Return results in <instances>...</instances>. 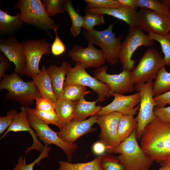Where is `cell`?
Returning <instances> with one entry per match:
<instances>
[{
  "label": "cell",
  "instance_id": "cell-1",
  "mask_svg": "<svg viewBox=\"0 0 170 170\" xmlns=\"http://www.w3.org/2000/svg\"><path fill=\"white\" fill-rule=\"evenodd\" d=\"M140 140L141 148L153 162L170 159V122L156 117L145 127Z\"/></svg>",
  "mask_w": 170,
  "mask_h": 170
},
{
  "label": "cell",
  "instance_id": "cell-2",
  "mask_svg": "<svg viewBox=\"0 0 170 170\" xmlns=\"http://www.w3.org/2000/svg\"><path fill=\"white\" fill-rule=\"evenodd\" d=\"M136 133L137 129L112 152L120 154L117 158L125 170H147L154 162L138 144Z\"/></svg>",
  "mask_w": 170,
  "mask_h": 170
},
{
  "label": "cell",
  "instance_id": "cell-3",
  "mask_svg": "<svg viewBox=\"0 0 170 170\" xmlns=\"http://www.w3.org/2000/svg\"><path fill=\"white\" fill-rule=\"evenodd\" d=\"M7 90L6 98L20 102L23 106L32 105L34 100L41 97L33 81L25 82L14 72L5 75L0 81V90Z\"/></svg>",
  "mask_w": 170,
  "mask_h": 170
},
{
  "label": "cell",
  "instance_id": "cell-4",
  "mask_svg": "<svg viewBox=\"0 0 170 170\" xmlns=\"http://www.w3.org/2000/svg\"><path fill=\"white\" fill-rule=\"evenodd\" d=\"M116 21L110 24L107 28L98 31L94 28L83 31V34L88 43L99 46L103 51L106 60L110 65L116 64L119 59L123 34L118 37L113 31V27Z\"/></svg>",
  "mask_w": 170,
  "mask_h": 170
},
{
  "label": "cell",
  "instance_id": "cell-5",
  "mask_svg": "<svg viewBox=\"0 0 170 170\" xmlns=\"http://www.w3.org/2000/svg\"><path fill=\"white\" fill-rule=\"evenodd\" d=\"M14 7L20 10V19L23 23L33 25L47 32L59 26L48 16L40 0H19Z\"/></svg>",
  "mask_w": 170,
  "mask_h": 170
},
{
  "label": "cell",
  "instance_id": "cell-6",
  "mask_svg": "<svg viewBox=\"0 0 170 170\" xmlns=\"http://www.w3.org/2000/svg\"><path fill=\"white\" fill-rule=\"evenodd\" d=\"M163 58L155 48H148L131 71V80L136 84L155 79L159 70L165 66Z\"/></svg>",
  "mask_w": 170,
  "mask_h": 170
},
{
  "label": "cell",
  "instance_id": "cell-7",
  "mask_svg": "<svg viewBox=\"0 0 170 170\" xmlns=\"http://www.w3.org/2000/svg\"><path fill=\"white\" fill-rule=\"evenodd\" d=\"M128 34L122 42L119 60L123 70L131 71L135 67V61L132 59L133 54L139 47L152 46L154 42L149 36L138 26L129 27Z\"/></svg>",
  "mask_w": 170,
  "mask_h": 170
},
{
  "label": "cell",
  "instance_id": "cell-8",
  "mask_svg": "<svg viewBox=\"0 0 170 170\" xmlns=\"http://www.w3.org/2000/svg\"><path fill=\"white\" fill-rule=\"evenodd\" d=\"M64 86L71 83H77L87 86L97 93L98 99L101 102L111 96L109 87L106 84L91 76L79 62H76L75 66L72 67L68 63L67 72Z\"/></svg>",
  "mask_w": 170,
  "mask_h": 170
},
{
  "label": "cell",
  "instance_id": "cell-9",
  "mask_svg": "<svg viewBox=\"0 0 170 170\" xmlns=\"http://www.w3.org/2000/svg\"><path fill=\"white\" fill-rule=\"evenodd\" d=\"M152 80L145 83L135 84V89L140 95V107L136 118L138 123L136 139H141L142 133L146 126L154 120L156 116L154 112L156 107L152 91Z\"/></svg>",
  "mask_w": 170,
  "mask_h": 170
},
{
  "label": "cell",
  "instance_id": "cell-10",
  "mask_svg": "<svg viewBox=\"0 0 170 170\" xmlns=\"http://www.w3.org/2000/svg\"><path fill=\"white\" fill-rule=\"evenodd\" d=\"M27 110L29 124L35 130L39 139L44 143L45 145H48L53 144L60 148L64 151L69 161L70 162L72 158L74 152L78 147V144L69 143L64 141L59 137L57 133L49 127L48 124Z\"/></svg>",
  "mask_w": 170,
  "mask_h": 170
},
{
  "label": "cell",
  "instance_id": "cell-11",
  "mask_svg": "<svg viewBox=\"0 0 170 170\" xmlns=\"http://www.w3.org/2000/svg\"><path fill=\"white\" fill-rule=\"evenodd\" d=\"M26 59L27 64L24 75L32 77L38 74L39 65L43 55H48L51 44L44 38L29 40L22 43Z\"/></svg>",
  "mask_w": 170,
  "mask_h": 170
},
{
  "label": "cell",
  "instance_id": "cell-12",
  "mask_svg": "<svg viewBox=\"0 0 170 170\" xmlns=\"http://www.w3.org/2000/svg\"><path fill=\"white\" fill-rule=\"evenodd\" d=\"M122 115L117 112L97 115L96 123L101 129L99 136L100 141L105 145L106 150L109 153H112L113 150L122 142L118 138L117 128L119 120Z\"/></svg>",
  "mask_w": 170,
  "mask_h": 170
},
{
  "label": "cell",
  "instance_id": "cell-13",
  "mask_svg": "<svg viewBox=\"0 0 170 170\" xmlns=\"http://www.w3.org/2000/svg\"><path fill=\"white\" fill-rule=\"evenodd\" d=\"M138 15V26L143 31L163 36L169 32L170 14H161L148 8H140Z\"/></svg>",
  "mask_w": 170,
  "mask_h": 170
},
{
  "label": "cell",
  "instance_id": "cell-14",
  "mask_svg": "<svg viewBox=\"0 0 170 170\" xmlns=\"http://www.w3.org/2000/svg\"><path fill=\"white\" fill-rule=\"evenodd\" d=\"M107 68V66L98 67L94 71V77L107 84L110 89L111 94H123L134 91L135 84L131 81V71L123 70L119 74H110L106 72Z\"/></svg>",
  "mask_w": 170,
  "mask_h": 170
},
{
  "label": "cell",
  "instance_id": "cell-15",
  "mask_svg": "<svg viewBox=\"0 0 170 170\" xmlns=\"http://www.w3.org/2000/svg\"><path fill=\"white\" fill-rule=\"evenodd\" d=\"M68 55L73 61L80 62L85 69L100 67L106 60L102 50L96 48L90 43L85 48L80 45H74Z\"/></svg>",
  "mask_w": 170,
  "mask_h": 170
},
{
  "label": "cell",
  "instance_id": "cell-16",
  "mask_svg": "<svg viewBox=\"0 0 170 170\" xmlns=\"http://www.w3.org/2000/svg\"><path fill=\"white\" fill-rule=\"evenodd\" d=\"M114 96L113 101L106 106L102 107L97 115H105L110 112H117L122 115L133 116L137 113L140 102L139 92L129 95H125L117 93H112Z\"/></svg>",
  "mask_w": 170,
  "mask_h": 170
},
{
  "label": "cell",
  "instance_id": "cell-17",
  "mask_svg": "<svg viewBox=\"0 0 170 170\" xmlns=\"http://www.w3.org/2000/svg\"><path fill=\"white\" fill-rule=\"evenodd\" d=\"M0 50L9 62L15 65L14 72L20 76L24 75L27 62L22 43L12 35L6 39L0 38Z\"/></svg>",
  "mask_w": 170,
  "mask_h": 170
},
{
  "label": "cell",
  "instance_id": "cell-18",
  "mask_svg": "<svg viewBox=\"0 0 170 170\" xmlns=\"http://www.w3.org/2000/svg\"><path fill=\"white\" fill-rule=\"evenodd\" d=\"M97 118V115H95L84 121L72 120L60 129L57 135L65 142L73 143L80 137L95 129L92 127L96 123Z\"/></svg>",
  "mask_w": 170,
  "mask_h": 170
},
{
  "label": "cell",
  "instance_id": "cell-19",
  "mask_svg": "<svg viewBox=\"0 0 170 170\" xmlns=\"http://www.w3.org/2000/svg\"><path fill=\"white\" fill-rule=\"evenodd\" d=\"M21 111L16 116L13 122L1 137L2 139L9 132H15L20 131H28L32 136L33 143L30 147L26 148L25 154H26L30 151L32 150H36L42 152L43 150L44 146L39 141L38 137L35 132L30 126L28 120V111L25 106H22L20 107Z\"/></svg>",
  "mask_w": 170,
  "mask_h": 170
},
{
  "label": "cell",
  "instance_id": "cell-20",
  "mask_svg": "<svg viewBox=\"0 0 170 170\" xmlns=\"http://www.w3.org/2000/svg\"><path fill=\"white\" fill-rule=\"evenodd\" d=\"M84 11L85 13H93L112 16L124 21L129 27L138 26V12L129 7L123 6L117 8H97L85 7Z\"/></svg>",
  "mask_w": 170,
  "mask_h": 170
},
{
  "label": "cell",
  "instance_id": "cell-21",
  "mask_svg": "<svg viewBox=\"0 0 170 170\" xmlns=\"http://www.w3.org/2000/svg\"><path fill=\"white\" fill-rule=\"evenodd\" d=\"M68 63L62 62L61 66L51 65L47 69L52 85L54 94L57 99H61L63 90L65 76L67 72Z\"/></svg>",
  "mask_w": 170,
  "mask_h": 170
},
{
  "label": "cell",
  "instance_id": "cell-22",
  "mask_svg": "<svg viewBox=\"0 0 170 170\" xmlns=\"http://www.w3.org/2000/svg\"><path fill=\"white\" fill-rule=\"evenodd\" d=\"M32 79L41 97L55 103L57 99L54 94L51 80L45 66H43L40 73L33 76Z\"/></svg>",
  "mask_w": 170,
  "mask_h": 170
},
{
  "label": "cell",
  "instance_id": "cell-23",
  "mask_svg": "<svg viewBox=\"0 0 170 170\" xmlns=\"http://www.w3.org/2000/svg\"><path fill=\"white\" fill-rule=\"evenodd\" d=\"M23 23L20 19V13L18 12L17 14L12 16L7 11L0 9V34L9 36L14 32L21 28Z\"/></svg>",
  "mask_w": 170,
  "mask_h": 170
},
{
  "label": "cell",
  "instance_id": "cell-24",
  "mask_svg": "<svg viewBox=\"0 0 170 170\" xmlns=\"http://www.w3.org/2000/svg\"><path fill=\"white\" fill-rule=\"evenodd\" d=\"M77 102L62 99H57L55 103V110L59 117L60 129L73 119Z\"/></svg>",
  "mask_w": 170,
  "mask_h": 170
},
{
  "label": "cell",
  "instance_id": "cell-25",
  "mask_svg": "<svg viewBox=\"0 0 170 170\" xmlns=\"http://www.w3.org/2000/svg\"><path fill=\"white\" fill-rule=\"evenodd\" d=\"M98 101V99L94 101H87L84 97H81L76 105L72 120L84 121L89 116L97 115L102 108L101 105H96Z\"/></svg>",
  "mask_w": 170,
  "mask_h": 170
},
{
  "label": "cell",
  "instance_id": "cell-26",
  "mask_svg": "<svg viewBox=\"0 0 170 170\" xmlns=\"http://www.w3.org/2000/svg\"><path fill=\"white\" fill-rule=\"evenodd\" d=\"M109 157V155H104L85 163H72L67 161H60V167L58 170H103L102 161L108 160Z\"/></svg>",
  "mask_w": 170,
  "mask_h": 170
},
{
  "label": "cell",
  "instance_id": "cell-27",
  "mask_svg": "<svg viewBox=\"0 0 170 170\" xmlns=\"http://www.w3.org/2000/svg\"><path fill=\"white\" fill-rule=\"evenodd\" d=\"M152 91L154 97L170 91V72L166 70L165 66L158 72L153 83Z\"/></svg>",
  "mask_w": 170,
  "mask_h": 170
},
{
  "label": "cell",
  "instance_id": "cell-28",
  "mask_svg": "<svg viewBox=\"0 0 170 170\" xmlns=\"http://www.w3.org/2000/svg\"><path fill=\"white\" fill-rule=\"evenodd\" d=\"M137 127L136 118L131 116L122 115L119 120L117 128L118 135L120 141H124Z\"/></svg>",
  "mask_w": 170,
  "mask_h": 170
},
{
  "label": "cell",
  "instance_id": "cell-29",
  "mask_svg": "<svg viewBox=\"0 0 170 170\" xmlns=\"http://www.w3.org/2000/svg\"><path fill=\"white\" fill-rule=\"evenodd\" d=\"M86 87L77 83H71L63 87L61 99L78 101L82 97L90 93Z\"/></svg>",
  "mask_w": 170,
  "mask_h": 170
},
{
  "label": "cell",
  "instance_id": "cell-30",
  "mask_svg": "<svg viewBox=\"0 0 170 170\" xmlns=\"http://www.w3.org/2000/svg\"><path fill=\"white\" fill-rule=\"evenodd\" d=\"M64 7L68 13L71 21V32L73 36L76 37L81 33L83 26V16L75 9L71 0H65Z\"/></svg>",
  "mask_w": 170,
  "mask_h": 170
},
{
  "label": "cell",
  "instance_id": "cell-31",
  "mask_svg": "<svg viewBox=\"0 0 170 170\" xmlns=\"http://www.w3.org/2000/svg\"><path fill=\"white\" fill-rule=\"evenodd\" d=\"M150 38L159 42L161 46L164 57L165 65L170 66V32L166 35H161L153 33H149Z\"/></svg>",
  "mask_w": 170,
  "mask_h": 170
},
{
  "label": "cell",
  "instance_id": "cell-32",
  "mask_svg": "<svg viewBox=\"0 0 170 170\" xmlns=\"http://www.w3.org/2000/svg\"><path fill=\"white\" fill-rule=\"evenodd\" d=\"M26 109L35 115L38 118L48 124L56 125L60 127L59 117L55 110L49 111H43L35 109L30 108L28 106H25Z\"/></svg>",
  "mask_w": 170,
  "mask_h": 170
},
{
  "label": "cell",
  "instance_id": "cell-33",
  "mask_svg": "<svg viewBox=\"0 0 170 170\" xmlns=\"http://www.w3.org/2000/svg\"><path fill=\"white\" fill-rule=\"evenodd\" d=\"M137 7L145 8L162 14H170L169 9L156 0H136Z\"/></svg>",
  "mask_w": 170,
  "mask_h": 170
},
{
  "label": "cell",
  "instance_id": "cell-34",
  "mask_svg": "<svg viewBox=\"0 0 170 170\" xmlns=\"http://www.w3.org/2000/svg\"><path fill=\"white\" fill-rule=\"evenodd\" d=\"M51 149L48 145H45L44 148L39 156L33 162L30 164H26V157L24 158L20 156L15 167L12 170H34L33 167L36 164L39 165L41 160L47 157H49L48 155Z\"/></svg>",
  "mask_w": 170,
  "mask_h": 170
},
{
  "label": "cell",
  "instance_id": "cell-35",
  "mask_svg": "<svg viewBox=\"0 0 170 170\" xmlns=\"http://www.w3.org/2000/svg\"><path fill=\"white\" fill-rule=\"evenodd\" d=\"M83 26L85 30L89 31L95 26H99L105 23L103 15L90 12H86L83 16Z\"/></svg>",
  "mask_w": 170,
  "mask_h": 170
},
{
  "label": "cell",
  "instance_id": "cell-36",
  "mask_svg": "<svg viewBox=\"0 0 170 170\" xmlns=\"http://www.w3.org/2000/svg\"><path fill=\"white\" fill-rule=\"evenodd\" d=\"M64 0H43L42 3L48 16L54 17L58 13L64 14L65 10L64 7Z\"/></svg>",
  "mask_w": 170,
  "mask_h": 170
},
{
  "label": "cell",
  "instance_id": "cell-37",
  "mask_svg": "<svg viewBox=\"0 0 170 170\" xmlns=\"http://www.w3.org/2000/svg\"><path fill=\"white\" fill-rule=\"evenodd\" d=\"M88 8H117L122 6L118 0H85Z\"/></svg>",
  "mask_w": 170,
  "mask_h": 170
},
{
  "label": "cell",
  "instance_id": "cell-38",
  "mask_svg": "<svg viewBox=\"0 0 170 170\" xmlns=\"http://www.w3.org/2000/svg\"><path fill=\"white\" fill-rule=\"evenodd\" d=\"M58 26L54 30L55 37L51 46V51L52 54L54 56H58L63 54L65 51V46L57 34V30L59 28Z\"/></svg>",
  "mask_w": 170,
  "mask_h": 170
},
{
  "label": "cell",
  "instance_id": "cell-39",
  "mask_svg": "<svg viewBox=\"0 0 170 170\" xmlns=\"http://www.w3.org/2000/svg\"><path fill=\"white\" fill-rule=\"evenodd\" d=\"M18 113L17 110H11L7 112L6 116L0 117V134H3L6 131Z\"/></svg>",
  "mask_w": 170,
  "mask_h": 170
},
{
  "label": "cell",
  "instance_id": "cell-40",
  "mask_svg": "<svg viewBox=\"0 0 170 170\" xmlns=\"http://www.w3.org/2000/svg\"><path fill=\"white\" fill-rule=\"evenodd\" d=\"M36 109L43 111L55 110V103L49 99L41 97L36 100Z\"/></svg>",
  "mask_w": 170,
  "mask_h": 170
},
{
  "label": "cell",
  "instance_id": "cell-41",
  "mask_svg": "<svg viewBox=\"0 0 170 170\" xmlns=\"http://www.w3.org/2000/svg\"><path fill=\"white\" fill-rule=\"evenodd\" d=\"M154 112L156 116L161 120L170 122V106L161 108L155 107Z\"/></svg>",
  "mask_w": 170,
  "mask_h": 170
},
{
  "label": "cell",
  "instance_id": "cell-42",
  "mask_svg": "<svg viewBox=\"0 0 170 170\" xmlns=\"http://www.w3.org/2000/svg\"><path fill=\"white\" fill-rule=\"evenodd\" d=\"M156 107H165L167 104H170V91L159 96L154 97Z\"/></svg>",
  "mask_w": 170,
  "mask_h": 170
},
{
  "label": "cell",
  "instance_id": "cell-43",
  "mask_svg": "<svg viewBox=\"0 0 170 170\" xmlns=\"http://www.w3.org/2000/svg\"><path fill=\"white\" fill-rule=\"evenodd\" d=\"M102 167L103 170H125L120 163L114 161L103 160Z\"/></svg>",
  "mask_w": 170,
  "mask_h": 170
},
{
  "label": "cell",
  "instance_id": "cell-44",
  "mask_svg": "<svg viewBox=\"0 0 170 170\" xmlns=\"http://www.w3.org/2000/svg\"><path fill=\"white\" fill-rule=\"evenodd\" d=\"M0 79L5 75V71L10 66L9 61L8 58L2 53H0Z\"/></svg>",
  "mask_w": 170,
  "mask_h": 170
},
{
  "label": "cell",
  "instance_id": "cell-45",
  "mask_svg": "<svg viewBox=\"0 0 170 170\" xmlns=\"http://www.w3.org/2000/svg\"><path fill=\"white\" fill-rule=\"evenodd\" d=\"M94 153L96 155H100L103 153L106 150L105 145L101 141L95 143L92 147Z\"/></svg>",
  "mask_w": 170,
  "mask_h": 170
},
{
  "label": "cell",
  "instance_id": "cell-46",
  "mask_svg": "<svg viewBox=\"0 0 170 170\" xmlns=\"http://www.w3.org/2000/svg\"><path fill=\"white\" fill-rule=\"evenodd\" d=\"M122 6L130 8L136 10V0H118Z\"/></svg>",
  "mask_w": 170,
  "mask_h": 170
},
{
  "label": "cell",
  "instance_id": "cell-47",
  "mask_svg": "<svg viewBox=\"0 0 170 170\" xmlns=\"http://www.w3.org/2000/svg\"><path fill=\"white\" fill-rule=\"evenodd\" d=\"M159 1L164 4L167 7L170 9V0H161Z\"/></svg>",
  "mask_w": 170,
  "mask_h": 170
},
{
  "label": "cell",
  "instance_id": "cell-48",
  "mask_svg": "<svg viewBox=\"0 0 170 170\" xmlns=\"http://www.w3.org/2000/svg\"><path fill=\"white\" fill-rule=\"evenodd\" d=\"M162 166H170V159L164 161L160 163Z\"/></svg>",
  "mask_w": 170,
  "mask_h": 170
},
{
  "label": "cell",
  "instance_id": "cell-49",
  "mask_svg": "<svg viewBox=\"0 0 170 170\" xmlns=\"http://www.w3.org/2000/svg\"><path fill=\"white\" fill-rule=\"evenodd\" d=\"M158 170H170V166H162Z\"/></svg>",
  "mask_w": 170,
  "mask_h": 170
},
{
  "label": "cell",
  "instance_id": "cell-50",
  "mask_svg": "<svg viewBox=\"0 0 170 170\" xmlns=\"http://www.w3.org/2000/svg\"><path fill=\"white\" fill-rule=\"evenodd\" d=\"M149 170V169H148V170Z\"/></svg>",
  "mask_w": 170,
  "mask_h": 170
},
{
  "label": "cell",
  "instance_id": "cell-51",
  "mask_svg": "<svg viewBox=\"0 0 170 170\" xmlns=\"http://www.w3.org/2000/svg\"><path fill=\"white\" fill-rule=\"evenodd\" d=\"M169 32H170V31Z\"/></svg>",
  "mask_w": 170,
  "mask_h": 170
}]
</instances>
